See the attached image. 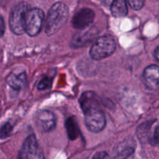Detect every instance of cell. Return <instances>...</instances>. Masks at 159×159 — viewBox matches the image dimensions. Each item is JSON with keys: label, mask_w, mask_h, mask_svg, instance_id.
<instances>
[{"label": "cell", "mask_w": 159, "mask_h": 159, "mask_svg": "<svg viewBox=\"0 0 159 159\" xmlns=\"http://www.w3.org/2000/svg\"><path fill=\"white\" fill-rule=\"evenodd\" d=\"M111 13L115 17H123L127 14V2L124 0H116L110 6Z\"/></svg>", "instance_id": "cell-14"}, {"label": "cell", "mask_w": 159, "mask_h": 159, "mask_svg": "<svg viewBox=\"0 0 159 159\" xmlns=\"http://www.w3.org/2000/svg\"><path fill=\"white\" fill-rule=\"evenodd\" d=\"M12 130V127L9 123H6L2 127L1 130V137L2 138H6V137L9 136L11 134Z\"/></svg>", "instance_id": "cell-16"}, {"label": "cell", "mask_w": 159, "mask_h": 159, "mask_svg": "<svg viewBox=\"0 0 159 159\" xmlns=\"http://www.w3.org/2000/svg\"><path fill=\"white\" fill-rule=\"evenodd\" d=\"M66 126L67 132H68V138L71 140H75L79 137V127H78L77 123L75 122V120L74 117L68 118L66 120Z\"/></svg>", "instance_id": "cell-15"}, {"label": "cell", "mask_w": 159, "mask_h": 159, "mask_svg": "<svg viewBox=\"0 0 159 159\" xmlns=\"http://www.w3.org/2000/svg\"><path fill=\"white\" fill-rule=\"evenodd\" d=\"M50 86H51V79H48V78H44V79L40 81L37 88L40 90H43L49 88Z\"/></svg>", "instance_id": "cell-18"}, {"label": "cell", "mask_w": 159, "mask_h": 159, "mask_svg": "<svg viewBox=\"0 0 159 159\" xmlns=\"http://www.w3.org/2000/svg\"><path fill=\"white\" fill-rule=\"evenodd\" d=\"M29 11V5L25 2H21L12 8L9 16V27L12 33L16 35H21L25 32L26 13Z\"/></svg>", "instance_id": "cell-3"}, {"label": "cell", "mask_w": 159, "mask_h": 159, "mask_svg": "<svg viewBox=\"0 0 159 159\" xmlns=\"http://www.w3.org/2000/svg\"><path fill=\"white\" fill-rule=\"evenodd\" d=\"M152 142L155 145H159V125L155 127L154 130L153 136L152 138Z\"/></svg>", "instance_id": "cell-19"}, {"label": "cell", "mask_w": 159, "mask_h": 159, "mask_svg": "<svg viewBox=\"0 0 159 159\" xmlns=\"http://www.w3.org/2000/svg\"><path fill=\"white\" fill-rule=\"evenodd\" d=\"M144 82L150 89H158L159 88V67L152 65L147 67L143 72Z\"/></svg>", "instance_id": "cell-9"}, {"label": "cell", "mask_w": 159, "mask_h": 159, "mask_svg": "<svg viewBox=\"0 0 159 159\" xmlns=\"http://www.w3.org/2000/svg\"><path fill=\"white\" fill-rule=\"evenodd\" d=\"M94 18V11L89 8H84L75 14L72 19V26L78 30L85 29L93 23Z\"/></svg>", "instance_id": "cell-8"}, {"label": "cell", "mask_w": 159, "mask_h": 159, "mask_svg": "<svg viewBox=\"0 0 159 159\" xmlns=\"http://www.w3.org/2000/svg\"><path fill=\"white\" fill-rule=\"evenodd\" d=\"M155 57L156 58V60L159 61V46L157 47V48L155 51Z\"/></svg>", "instance_id": "cell-22"}, {"label": "cell", "mask_w": 159, "mask_h": 159, "mask_svg": "<svg viewBox=\"0 0 159 159\" xmlns=\"http://www.w3.org/2000/svg\"><path fill=\"white\" fill-rule=\"evenodd\" d=\"M134 148L135 143L132 138L125 140L117 145V148L116 149V158L120 159L127 158L134 153Z\"/></svg>", "instance_id": "cell-11"}, {"label": "cell", "mask_w": 159, "mask_h": 159, "mask_svg": "<svg viewBox=\"0 0 159 159\" xmlns=\"http://www.w3.org/2000/svg\"><path fill=\"white\" fill-rule=\"evenodd\" d=\"M68 19V9L65 3L57 2L54 3L48 14L45 32L51 36L61 29Z\"/></svg>", "instance_id": "cell-1"}, {"label": "cell", "mask_w": 159, "mask_h": 159, "mask_svg": "<svg viewBox=\"0 0 159 159\" xmlns=\"http://www.w3.org/2000/svg\"><path fill=\"white\" fill-rule=\"evenodd\" d=\"M36 126L41 132H49L56 126V117L49 110H41L37 113Z\"/></svg>", "instance_id": "cell-7"}, {"label": "cell", "mask_w": 159, "mask_h": 159, "mask_svg": "<svg viewBox=\"0 0 159 159\" xmlns=\"http://www.w3.org/2000/svg\"><path fill=\"white\" fill-rule=\"evenodd\" d=\"M6 83L13 89L20 90L25 86L26 82V75L25 72H20L18 74L10 73L6 79Z\"/></svg>", "instance_id": "cell-13"}, {"label": "cell", "mask_w": 159, "mask_h": 159, "mask_svg": "<svg viewBox=\"0 0 159 159\" xmlns=\"http://www.w3.org/2000/svg\"><path fill=\"white\" fill-rule=\"evenodd\" d=\"M79 102L84 113L93 109L100 108L97 96L93 92H85L82 93L79 99Z\"/></svg>", "instance_id": "cell-10"}, {"label": "cell", "mask_w": 159, "mask_h": 159, "mask_svg": "<svg viewBox=\"0 0 159 159\" xmlns=\"http://www.w3.org/2000/svg\"><path fill=\"white\" fill-rule=\"evenodd\" d=\"M128 4L130 5V7L135 10H139L143 7L144 4V1H141V0H130L128 1Z\"/></svg>", "instance_id": "cell-17"}, {"label": "cell", "mask_w": 159, "mask_h": 159, "mask_svg": "<svg viewBox=\"0 0 159 159\" xmlns=\"http://www.w3.org/2000/svg\"><path fill=\"white\" fill-rule=\"evenodd\" d=\"M116 48V42L113 37L104 35L95 41L90 49V56L94 60H102L111 55Z\"/></svg>", "instance_id": "cell-2"}, {"label": "cell", "mask_w": 159, "mask_h": 159, "mask_svg": "<svg viewBox=\"0 0 159 159\" xmlns=\"http://www.w3.org/2000/svg\"><path fill=\"white\" fill-rule=\"evenodd\" d=\"M44 14L39 8H32L26 13L25 32L30 37H34L40 33L43 24Z\"/></svg>", "instance_id": "cell-5"}, {"label": "cell", "mask_w": 159, "mask_h": 159, "mask_svg": "<svg viewBox=\"0 0 159 159\" xmlns=\"http://www.w3.org/2000/svg\"><path fill=\"white\" fill-rule=\"evenodd\" d=\"M85 114V122L89 130L93 133L102 131L106 126V116L100 108H96L86 112Z\"/></svg>", "instance_id": "cell-6"}, {"label": "cell", "mask_w": 159, "mask_h": 159, "mask_svg": "<svg viewBox=\"0 0 159 159\" xmlns=\"http://www.w3.org/2000/svg\"><path fill=\"white\" fill-rule=\"evenodd\" d=\"M0 23H1V29H0V31H1V36H2L5 31V23L2 16H1V18H0Z\"/></svg>", "instance_id": "cell-21"}, {"label": "cell", "mask_w": 159, "mask_h": 159, "mask_svg": "<svg viewBox=\"0 0 159 159\" xmlns=\"http://www.w3.org/2000/svg\"><path fill=\"white\" fill-rule=\"evenodd\" d=\"M93 159H112L111 157L105 152H100L96 153L93 156Z\"/></svg>", "instance_id": "cell-20"}, {"label": "cell", "mask_w": 159, "mask_h": 159, "mask_svg": "<svg viewBox=\"0 0 159 159\" xmlns=\"http://www.w3.org/2000/svg\"><path fill=\"white\" fill-rule=\"evenodd\" d=\"M19 159H44L42 148L34 134L26 138L19 152Z\"/></svg>", "instance_id": "cell-4"}, {"label": "cell", "mask_w": 159, "mask_h": 159, "mask_svg": "<svg viewBox=\"0 0 159 159\" xmlns=\"http://www.w3.org/2000/svg\"><path fill=\"white\" fill-rule=\"evenodd\" d=\"M96 33V32L93 28L79 32V34H77L73 37L72 45L76 48L84 46L93 40Z\"/></svg>", "instance_id": "cell-12"}]
</instances>
